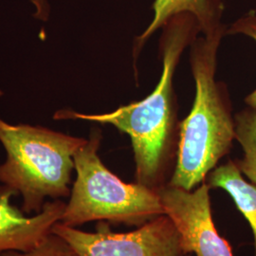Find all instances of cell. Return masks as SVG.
<instances>
[{
  "label": "cell",
  "mask_w": 256,
  "mask_h": 256,
  "mask_svg": "<svg viewBox=\"0 0 256 256\" xmlns=\"http://www.w3.org/2000/svg\"><path fill=\"white\" fill-rule=\"evenodd\" d=\"M162 50L164 70L155 90L142 101L132 102L106 114H82L59 110L54 120H84L110 124L128 134L133 147L137 182L160 187L172 146L174 128V68L194 28L196 20L190 14H180L166 24Z\"/></svg>",
  "instance_id": "6da1fadb"
},
{
  "label": "cell",
  "mask_w": 256,
  "mask_h": 256,
  "mask_svg": "<svg viewBox=\"0 0 256 256\" xmlns=\"http://www.w3.org/2000/svg\"><path fill=\"white\" fill-rule=\"evenodd\" d=\"M224 28L205 34L192 46L196 98L180 124L178 160L169 185L192 191L203 183L236 138L230 102L214 81L216 54Z\"/></svg>",
  "instance_id": "7a4b0ae2"
},
{
  "label": "cell",
  "mask_w": 256,
  "mask_h": 256,
  "mask_svg": "<svg viewBox=\"0 0 256 256\" xmlns=\"http://www.w3.org/2000/svg\"><path fill=\"white\" fill-rule=\"evenodd\" d=\"M86 140L0 118V142L6 151L0 185L21 196L25 214L42 212L46 202L70 198L74 155Z\"/></svg>",
  "instance_id": "3957f363"
},
{
  "label": "cell",
  "mask_w": 256,
  "mask_h": 256,
  "mask_svg": "<svg viewBox=\"0 0 256 256\" xmlns=\"http://www.w3.org/2000/svg\"><path fill=\"white\" fill-rule=\"evenodd\" d=\"M101 140V131L92 130L74 155L76 180L60 223L76 228L92 221L142 226L165 214L156 188L126 183L104 164Z\"/></svg>",
  "instance_id": "277c9868"
},
{
  "label": "cell",
  "mask_w": 256,
  "mask_h": 256,
  "mask_svg": "<svg viewBox=\"0 0 256 256\" xmlns=\"http://www.w3.org/2000/svg\"><path fill=\"white\" fill-rule=\"evenodd\" d=\"M52 232L63 238L78 256H185L182 238L166 214L129 232H114L106 221H98L96 232L56 223Z\"/></svg>",
  "instance_id": "5b68a950"
},
{
  "label": "cell",
  "mask_w": 256,
  "mask_h": 256,
  "mask_svg": "<svg viewBox=\"0 0 256 256\" xmlns=\"http://www.w3.org/2000/svg\"><path fill=\"white\" fill-rule=\"evenodd\" d=\"M156 190L165 214L180 232L185 256H234L228 241L216 228L210 209V186L207 183H202L192 191L169 184Z\"/></svg>",
  "instance_id": "8992f818"
},
{
  "label": "cell",
  "mask_w": 256,
  "mask_h": 256,
  "mask_svg": "<svg viewBox=\"0 0 256 256\" xmlns=\"http://www.w3.org/2000/svg\"><path fill=\"white\" fill-rule=\"evenodd\" d=\"M16 194L0 185V256L8 252H27L36 248L60 222L66 203L50 200L42 212L27 216L23 210L12 204Z\"/></svg>",
  "instance_id": "52a82bcc"
},
{
  "label": "cell",
  "mask_w": 256,
  "mask_h": 256,
  "mask_svg": "<svg viewBox=\"0 0 256 256\" xmlns=\"http://www.w3.org/2000/svg\"><path fill=\"white\" fill-rule=\"evenodd\" d=\"M154 18L146 30L138 38L142 41L180 14H190L196 20L198 30L209 34L224 28L220 24L223 12L221 0H155Z\"/></svg>",
  "instance_id": "ba28073f"
},
{
  "label": "cell",
  "mask_w": 256,
  "mask_h": 256,
  "mask_svg": "<svg viewBox=\"0 0 256 256\" xmlns=\"http://www.w3.org/2000/svg\"><path fill=\"white\" fill-rule=\"evenodd\" d=\"M207 184L210 188H220L228 192L248 220L254 234L256 256V185L248 182L232 160L216 167L208 174Z\"/></svg>",
  "instance_id": "9c48e42d"
},
{
  "label": "cell",
  "mask_w": 256,
  "mask_h": 256,
  "mask_svg": "<svg viewBox=\"0 0 256 256\" xmlns=\"http://www.w3.org/2000/svg\"><path fill=\"white\" fill-rule=\"evenodd\" d=\"M236 138L243 149V158L236 164L241 174L256 185V108L248 106L234 118Z\"/></svg>",
  "instance_id": "30bf717a"
},
{
  "label": "cell",
  "mask_w": 256,
  "mask_h": 256,
  "mask_svg": "<svg viewBox=\"0 0 256 256\" xmlns=\"http://www.w3.org/2000/svg\"><path fill=\"white\" fill-rule=\"evenodd\" d=\"M0 256H78V254L63 238L50 232L36 248L30 252H8Z\"/></svg>",
  "instance_id": "8fae6325"
},
{
  "label": "cell",
  "mask_w": 256,
  "mask_h": 256,
  "mask_svg": "<svg viewBox=\"0 0 256 256\" xmlns=\"http://www.w3.org/2000/svg\"><path fill=\"white\" fill-rule=\"evenodd\" d=\"M230 34H243L252 38L256 42V12L252 10L238 19L229 28ZM245 102L248 106L256 108V90L248 95Z\"/></svg>",
  "instance_id": "7c38bea8"
},
{
  "label": "cell",
  "mask_w": 256,
  "mask_h": 256,
  "mask_svg": "<svg viewBox=\"0 0 256 256\" xmlns=\"http://www.w3.org/2000/svg\"><path fill=\"white\" fill-rule=\"evenodd\" d=\"M30 2L36 8L34 18L44 22L48 21L50 12L48 2L46 0H30Z\"/></svg>",
  "instance_id": "4fadbf2b"
},
{
  "label": "cell",
  "mask_w": 256,
  "mask_h": 256,
  "mask_svg": "<svg viewBox=\"0 0 256 256\" xmlns=\"http://www.w3.org/2000/svg\"><path fill=\"white\" fill-rule=\"evenodd\" d=\"M188 256V254H187V256Z\"/></svg>",
  "instance_id": "5bb4252c"
}]
</instances>
